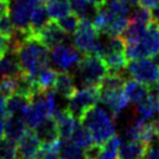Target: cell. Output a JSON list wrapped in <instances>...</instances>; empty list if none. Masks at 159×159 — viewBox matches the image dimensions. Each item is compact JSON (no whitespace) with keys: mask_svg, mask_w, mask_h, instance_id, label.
Segmentation results:
<instances>
[{"mask_svg":"<svg viewBox=\"0 0 159 159\" xmlns=\"http://www.w3.org/2000/svg\"><path fill=\"white\" fill-rule=\"evenodd\" d=\"M12 48L16 52L22 73L34 76L50 65L49 49L35 35L15 32L12 38Z\"/></svg>","mask_w":159,"mask_h":159,"instance_id":"6da1fadb","label":"cell"},{"mask_svg":"<svg viewBox=\"0 0 159 159\" xmlns=\"http://www.w3.org/2000/svg\"><path fill=\"white\" fill-rule=\"evenodd\" d=\"M115 119L107 108L96 104L82 116L80 122L90 131L95 144L102 145L117 134Z\"/></svg>","mask_w":159,"mask_h":159,"instance_id":"7a4b0ae2","label":"cell"},{"mask_svg":"<svg viewBox=\"0 0 159 159\" xmlns=\"http://www.w3.org/2000/svg\"><path fill=\"white\" fill-rule=\"evenodd\" d=\"M157 54H159V24L153 18L138 39L125 43V55L132 61L153 57Z\"/></svg>","mask_w":159,"mask_h":159,"instance_id":"3957f363","label":"cell"},{"mask_svg":"<svg viewBox=\"0 0 159 159\" xmlns=\"http://www.w3.org/2000/svg\"><path fill=\"white\" fill-rule=\"evenodd\" d=\"M109 70L101 56L84 54L76 68V76L83 85H99Z\"/></svg>","mask_w":159,"mask_h":159,"instance_id":"277c9868","label":"cell"},{"mask_svg":"<svg viewBox=\"0 0 159 159\" xmlns=\"http://www.w3.org/2000/svg\"><path fill=\"white\" fill-rule=\"evenodd\" d=\"M99 96L101 91L98 85H84L75 90L74 94L68 98L67 110L80 120L88 110L98 103Z\"/></svg>","mask_w":159,"mask_h":159,"instance_id":"5b68a950","label":"cell"},{"mask_svg":"<svg viewBox=\"0 0 159 159\" xmlns=\"http://www.w3.org/2000/svg\"><path fill=\"white\" fill-rule=\"evenodd\" d=\"M99 33L89 19L81 20L79 27L73 34V45L82 54L97 55L99 47Z\"/></svg>","mask_w":159,"mask_h":159,"instance_id":"8992f818","label":"cell"},{"mask_svg":"<svg viewBox=\"0 0 159 159\" xmlns=\"http://www.w3.org/2000/svg\"><path fill=\"white\" fill-rule=\"evenodd\" d=\"M125 71L131 79L137 80L148 87L159 81V65L152 57L132 60L128 63Z\"/></svg>","mask_w":159,"mask_h":159,"instance_id":"52a82bcc","label":"cell"},{"mask_svg":"<svg viewBox=\"0 0 159 159\" xmlns=\"http://www.w3.org/2000/svg\"><path fill=\"white\" fill-rule=\"evenodd\" d=\"M82 57L83 54L79 49L70 45H66L65 42L50 49L49 54L50 63H53L56 69L69 73L77 68Z\"/></svg>","mask_w":159,"mask_h":159,"instance_id":"ba28073f","label":"cell"},{"mask_svg":"<svg viewBox=\"0 0 159 159\" xmlns=\"http://www.w3.org/2000/svg\"><path fill=\"white\" fill-rule=\"evenodd\" d=\"M36 0H11L10 16L15 32L21 34H30V16ZM32 35V34H30Z\"/></svg>","mask_w":159,"mask_h":159,"instance_id":"9c48e42d","label":"cell"},{"mask_svg":"<svg viewBox=\"0 0 159 159\" xmlns=\"http://www.w3.org/2000/svg\"><path fill=\"white\" fill-rule=\"evenodd\" d=\"M99 101L105 105V108L109 110L115 118L123 114L126 108H129L130 102L126 95L124 94V90L115 89V90H101Z\"/></svg>","mask_w":159,"mask_h":159,"instance_id":"30bf717a","label":"cell"},{"mask_svg":"<svg viewBox=\"0 0 159 159\" xmlns=\"http://www.w3.org/2000/svg\"><path fill=\"white\" fill-rule=\"evenodd\" d=\"M67 35L68 34L60 27L56 20L50 19L35 36L50 50L56 46L63 43L67 40Z\"/></svg>","mask_w":159,"mask_h":159,"instance_id":"8fae6325","label":"cell"},{"mask_svg":"<svg viewBox=\"0 0 159 159\" xmlns=\"http://www.w3.org/2000/svg\"><path fill=\"white\" fill-rule=\"evenodd\" d=\"M42 143L33 129H27L18 140V159H35L40 153Z\"/></svg>","mask_w":159,"mask_h":159,"instance_id":"7c38bea8","label":"cell"},{"mask_svg":"<svg viewBox=\"0 0 159 159\" xmlns=\"http://www.w3.org/2000/svg\"><path fill=\"white\" fill-rule=\"evenodd\" d=\"M123 90H124V94L126 95L130 103L134 105L142 103L143 101L148 98L150 91L148 85L134 79L125 80Z\"/></svg>","mask_w":159,"mask_h":159,"instance_id":"4fadbf2b","label":"cell"},{"mask_svg":"<svg viewBox=\"0 0 159 159\" xmlns=\"http://www.w3.org/2000/svg\"><path fill=\"white\" fill-rule=\"evenodd\" d=\"M148 145L139 140L124 139L118 149V159H143Z\"/></svg>","mask_w":159,"mask_h":159,"instance_id":"5bb4252c","label":"cell"},{"mask_svg":"<svg viewBox=\"0 0 159 159\" xmlns=\"http://www.w3.org/2000/svg\"><path fill=\"white\" fill-rule=\"evenodd\" d=\"M76 89L77 88H76L74 76L69 71H60L53 87V90L59 95V97L68 99L74 94Z\"/></svg>","mask_w":159,"mask_h":159,"instance_id":"9a60e30c","label":"cell"},{"mask_svg":"<svg viewBox=\"0 0 159 159\" xmlns=\"http://www.w3.org/2000/svg\"><path fill=\"white\" fill-rule=\"evenodd\" d=\"M22 73L16 52L11 48L0 57V79L7 76H16Z\"/></svg>","mask_w":159,"mask_h":159,"instance_id":"2e32d148","label":"cell"},{"mask_svg":"<svg viewBox=\"0 0 159 159\" xmlns=\"http://www.w3.org/2000/svg\"><path fill=\"white\" fill-rule=\"evenodd\" d=\"M49 15L47 13L45 6V0H36L32 16H30V33L32 35H36L39 30L49 21Z\"/></svg>","mask_w":159,"mask_h":159,"instance_id":"e0dca14e","label":"cell"},{"mask_svg":"<svg viewBox=\"0 0 159 159\" xmlns=\"http://www.w3.org/2000/svg\"><path fill=\"white\" fill-rule=\"evenodd\" d=\"M101 57L104 61L109 73H124L126 69V66L129 63L128 62L129 60L126 57L124 50L105 53Z\"/></svg>","mask_w":159,"mask_h":159,"instance_id":"ac0fdd59","label":"cell"},{"mask_svg":"<svg viewBox=\"0 0 159 159\" xmlns=\"http://www.w3.org/2000/svg\"><path fill=\"white\" fill-rule=\"evenodd\" d=\"M57 74H59L57 70L48 66L42 68L36 75L32 76L38 91H47V90L53 89Z\"/></svg>","mask_w":159,"mask_h":159,"instance_id":"d6986e66","label":"cell"},{"mask_svg":"<svg viewBox=\"0 0 159 159\" xmlns=\"http://www.w3.org/2000/svg\"><path fill=\"white\" fill-rule=\"evenodd\" d=\"M54 119L56 122V125H57V129H59L60 137L65 139H69L70 134L74 131L79 119L75 118L67 109L62 110Z\"/></svg>","mask_w":159,"mask_h":159,"instance_id":"ffe728a7","label":"cell"},{"mask_svg":"<svg viewBox=\"0 0 159 159\" xmlns=\"http://www.w3.org/2000/svg\"><path fill=\"white\" fill-rule=\"evenodd\" d=\"M34 131L35 134H38V137L40 138L42 144H47V143H50V142H54L56 139L61 138L56 122L53 117L46 119L45 122L41 125H39Z\"/></svg>","mask_w":159,"mask_h":159,"instance_id":"44dd1931","label":"cell"},{"mask_svg":"<svg viewBox=\"0 0 159 159\" xmlns=\"http://www.w3.org/2000/svg\"><path fill=\"white\" fill-rule=\"evenodd\" d=\"M27 130L25 120L21 116H7L5 119V136L14 140H19L20 137Z\"/></svg>","mask_w":159,"mask_h":159,"instance_id":"7402d4cb","label":"cell"},{"mask_svg":"<svg viewBox=\"0 0 159 159\" xmlns=\"http://www.w3.org/2000/svg\"><path fill=\"white\" fill-rule=\"evenodd\" d=\"M30 98L25 95L13 94L6 98V110L8 116H21L28 107Z\"/></svg>","mask_w":159,"mask_h":159,"instance_id":"603a6c76","label":"cell"},{"mask_svg":"<svg viewBox=\"0 0 159 159\" xmlns=\"http://www.w3.org/2000/svg\"><path fill=\"white\" fill-rule=\"evenodd\" d=\"M57 153L60 159H87L85 150L70 139L61 138V145Z\"/></svg>","mask_w":159,"mask_h":159,"instance_id":"cb8c5ba5","label":"cell"},{"mask_svg":"<svg viewBox=\"0 0 159 159\" xmlns=\"http://www.w3.org/2000/svg\"><path fill=\"white\" fill-rule=\"evenodd\" d=\"M45 6L52 20H59L71 12L70 0H45Z\"/></svg>","mask_w":159,"mask_h":159,"instance_id":"d4e9b609","label":"cell"},{"mask_svg":"<svg viewBox=\"0 0 159 159\" xmlns=\"http://www.w3.org/2000/svg\"><path fill=\"white\" fill-rule=\"evenodd\" d=\"M69 139L73 140L75 144H77L79 146H81L82 149H84V150L89 149L90 146H93V145L95 144L90 131L87 129L80 120L77 122L76 126H75L74 131L70 134Z\"/></svg>","mask_w":159,"mask_h":159,"instance_id":"484cf974","label":"cell"},{"mask_svg":"<svg viewBox=\"0 0 159 159\" xmlns=\"http://www.w3.org/2000/svg\"><path fill=\"white\" fill-rule=\"evenodd\" d=\"M120 137L117 134L108 139L102 145H98V156L97 159H117L118 149L120 144Z\"/></svg>","mask_w":159,"mask_h":159,"instance_id":"4316f807","label":"cell"},{"mask_svg":"<svg viewBox=\"0 0 159 159\" xmlns=\"http://www.w3.org/2000/svg\"><path fill=\"white\" fill-rule=\"evenodd\" d=\"M70 8L81 20L90 19L96 13V8L87 0H70Z\"/></svg>","mask_w":159,"mask_h":159,"instance_id":"83f0119b","label":"cell"},{"mask_svg":"<svg viewBox=\"0 0 159 159\" xmlns=\"http://www.w3.org/2000/svg\"><path fill=\"white\" fill-rule=\"evenodd\" d=\"M0 159H18V142L8 137L0 138Z\"/></svg>","mask_w":159,"mask_h":159,"instance_id":"f1b7e54d","label":"cell"},{"mask_svg":"<svg viewBox=\"0 0 159 159\" xmlns=\"http://www.w3.org/2000/svg\"><path fill=\"white\" fill-rule=\"evenodd\" d=\"M56 21H57V24L60 25V27L65 30L67 34H74L76 28L79 27L81 19L75 13L70 12L67 15H65L63 18L56 20Z\"/></svg>","mask_w":159,"mask_h":159,"instance_id":"f546056e","label":"cell"},{"mask_svg":"<svg viewBox=\"0 0 159 159\" xmlns=\"http://www.w3.org/2000/svg\"><path fill=\"white\" fill-rule=\"evenodd\" d=\"M22 74V73H21ZM18 76H7V77H2L0 81V94H2L6 98L16 93V88H18Z\"/></svg>","mask_w":159,"mask_h":159,"instance_id":"4dcf8cb0","label":"cell"},{"mask_svg":"<svg viewBox=\"0 0 159 159\" xmlns=\"http://www.w3.org/2000/svg\"><path fill=\"white\" fill-rule=\"evenodd\" d=\"M153 11L148 10L145 7H142L139 6L134 11V13L130 16V20L132 21H136V22H139V24H144V25H148L151 20L153 19Z\"/></svg>","mask_w":159,"mask_h":159,"instance_id":"1f68e13d","label":"cell"},{"mask_svg":"<svg viewBox=\"0 0 159 159\" xmlns=\"http://www.w3.org/2000/svg\"><path fill=\"white\" fill-rule=\"evenodd\" d=\"M15 33L14 26L11 20L10 13H5V14L0 15V34L8 36V38H13Z\"/></svg>","mask_w":159,"mask_h":159,"instance_id":"d6a6232c","label":"cell"},{"mask_svg":"<svg viewBox=\"0 0 159 159\" xmlns=\"http://www.w3.org/2000/svg\"><path fill=\"white\" fill-rule=\"evenodd\" d=\"M12 48V38L0 34V57Z\"/></svg>","mask_w":159,"mask_h":159,"instance_id":"836d02e7","label":"cell"},{"mask_svg":"<svg viewBox=\"0 0 159 159\" xmlns=\"http://www.w3.org/2000/svg\"><path fill=\"white\" fill-rule=\"evenodd\" d=\"M144 159H159V146L152 144L148 145L144 154Z\"/></svg>","mask_w":159,"mask_h":159,"instance_id":"e575fe53","label":"cell"},{"mask_svg":"<svg viewBox=\"0 0 159 159\" xmlns=\"http://www.w3.org/2000/svg\"><path fill=\"white\" fill-rule=\"evenodd\" d=\"M35 159H60L59 153L54 152V151H49V150L41 149L40 153Z\"/></svg>","mask_w":159,"mask_h":159,"instance_id":"d590c367","label":"cell"},{"mask_svg":"<svg viewBox=\"0 0 159 159\" xmlns=\"http://www.w3.org/2000/svg\"><path fill=\"white\" fill-rule=\"evenodd\" d=\"M138 5L148 10L154 11L159 7V0H139Z\"/></svg>","mask_w":159,"mask_h":159,"instance_id":"8d00e7d4","label":"cell"},{"mask_svg":"<svg viewBox=\"0 0 159 159\" xmlns=\"http://www.w3.org/2000/svg\"><path fill=\"white\" fill-rule=\"evenodd\" d=\"M10 13V1L7 0H0V15Z\"/></svg>","mask_w":159,"mask_h":159,"instance_id":"74e56055","label":"cell"},{"mask_svg":"<svg viewBox=\"0 0 159 159\" xmlns=\"http://www.w3.org/2000/svg\"><path fill=\"white\" fill-rule=\"evenodd\" d=\"M87 1H89L90 4L96 8V11L101 10L102 7H104L107 5V0H87Z\"/></svg>","mask_w":159,"mask_h":159,"instance_id":"f35d334b","label":"cell"},{"mask_svg":"<svg viewBox=\"0 0 159 159\" xmlns=\"http://www.w3.org/2000/svg\"><path fill=\"white\" fill-rule=\"evenodd\" d=\"M5 119L6 117L0 116V138L5 136Z\"/></svg>","mask_w":159,"mask_h":159,"instance_id":"ab89813d","label":"cell"},{"mask_svg":"<svg viewBox=\"0 0 159 159\" xmlns=\"http://www.w3.org/2000/svg\"><path fill=\"white\" fill-rule=\"evenodd\" d=\"M152 124L154 126V130H156V134H157V138H159V115L158 117L154 119L153 122H152Z\"/></svg>","mask_w":159,"mask_h":159,"instance_id":"60d3db41","label":"cell"},{"mask_svg":"<svg viewBox=\"0 0 159 159\" xmlns=\"http://www.w3.org/2000/svg\"><path fill=\"white\" fill-rule=\"evenodd\" d=\"M122 1H124L125 4H128L129 6H137L139 2V0H122Z\"/></svg>","mask_w":159,"mask_h":159,"instance_id":"b9f144b4","label":"cell"},{"mask_svg":"<svg viewBox=\"0 0 159 159\" xmlns=\"http://www.w3.org/2000/svg\"><path fill=\"white\" fill-rule=\"evenodd\" d=\"M154 11H157L156 13H153V16H154V19L158 21V24H159V7L157 8V10H154Z\"/></svg>","mask_w":159,"mask_h":159,"instance_id":"7bdbcfd3","label":"cell"},{"mask_svg":"<svg viewBox=\"0 0 159 159\" xmlns=\"http://www.w3.org/2000/svg\"><path fill=\"white\" fill-rule=\"evenodd\" d=\"M111 1H114V0H107V4H108V2H111Z\"/></svg>","mask_w":159,"mask_h":159,"instance_id":"ee69618b","label":"cell"},{"mask_svg":"<svg viewBox=\"0 0 159 159\" xmlns=\"http://www.w3.org/2000/svg\"><path fill=\"white\" fill-rule=\"evenodd\" d=\"M87 159H91V158H87Z\"/></svg>","mask_w":159,"mask_h":159,"instance_id":"f6af8a7d","label":"cell"},{"mask_svg":"<svg viewBox=\"0 0 159 159\" xmlns=\"http://www.w3.org/2000/svg\"><path fill=\"white\" fill-rule=\"evenodd\" d=\"M7 1H11V0H7Z\"/></svg>","mask_w":159,"mask_h":159,"instance_id":"bcb514c9","label":"cell"}]
</instances>
